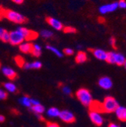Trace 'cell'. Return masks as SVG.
<instances>
[{
	"label": "cell",
	"instance_id": "6da1fadb",
	"mask_svg": "<svg viewBox=\"0 0 126 127\" xmlns=\"http://www.w3.org/2000/svg\"><path fill=\"white\" fill-rule=\"evenodd\" d=\"M3 15L8 21L16 23V24H24L27 21L26 17L17 11L13 10H5L3 12Z\"/></svg>",
	"mask_w": 126,
	"mask_h": 127
},
{
	"label": "cell",
	"instance_id": "7a4b0ae2",
	"mask_svg": "<svg viewBox=\"0 0 126 127\" xmlns=\"http://www.w3.org/2000/svg\"><path fill=\"white\" fill-rule=\"evenodd\" d=\"M109 64H116L119 66H125L126 59L125 57L120 53H116L114 52H107L106 58L105 60Z\"/></svg>",
	"mask_w": 126,
	"mask_h": 127
},
{
	"label": "cell",
	"instance_id": "3957f363",
	"mask_svg": "<svg viewBox=\"0 0 126 127\" xmlns=\"http://www.w3.org/2000/svg\"><path fill=\"white\" fill-rule=\"evenodd\" d=\"M76 97L80 102L87 107H89L93 101L92 95L91 92L86 89H80L76 92Z\"/></svg>",
	"mask_w": 126,
	"mask_h": 127
},
{
	"label": "cell",
	"instance_id": "277c9868",
	"mask_svg": "<svg viewBox=\"0 0 126 127\" xmlns=\"http://www.w3.org/2000/svg\"><path fill=\"white\" fill-rule=\"evenodd\" d=\"M103 112L105 113H113L115 112L116 109L119 107V104L116 100L113 98L108 96L105 98L103 102L102 103Z\"/></svg>",
	"mask_w": 126,
	"mask_h": 127
},
{
	"label": "cell",
	"instance_id": "5b68a950",
	"mask_svg": "<svg viewBox=\"0 0 126 127\" xmlns=\"http://www.w3.org/2000/svg\"><path fill=\"white\" fill-rule=\"evenodd\" d=\"M25 39L23 34L18 30H14L9 33V41L12 45H19L21 43L24 42Z\"/></svg>",
	"mask_w": 126,
	"mask_h": 127
},
{
	"label": "cell",
	"instance_id": "8992f818",
	"mask_svg": "<svg viewBox=\"0 0 126 127\" xmlns=\"http://www.w3.org/2000/svg\"><path fill=\"white\" fill-rule=\"evenodd\" d=\"M17 30L21 32V33L23 34V36H24V39L26 41H32V40L36 39L38 37V33H36V32H35L33 30H31L27 28L23 27H18Z\"/></svg>",
	"mask_w": 126,
	"mask_h": 127
},
{
	"label": "cell",
	"instance_id": "52a82bcc",
	"mask_svg": "<svg viewBox=\"0 0 126 127\" xmlns=\"http://www.w3.org/2000/svg\"><path fill=\"white\" fill-rule=\"evenodd\" d=\"M58 117L64 122L68 123H72L75 122V120H76V117H75L74 114L67 110L60 111V114Z\"/></svg>",
	"mask_w": 126,
	"mask_h": 127
},
{
	"label": "cell",
	"instance_id": "ba28073f",
	"mask_svg": "<svg viewBox=\"0 0 126 127\" xmlns=\"http://www.w3.org/2000/svg\"><path fill=\"white\" fill-rule=\"evenodd\" d=\"M118 8V3L117 2H112L109 4L103 5L99 8V11L102 14H105L109 12H113Z\"/></svg>",
	"mask_w": 126,
	"mask_h": 127
},
{
	"label": "cell",
	"instance_id": "9c48e42d",
	"mask_svg": "<svg viewBox=\"0 0 126 127\" xmlns=\"http://www.w3.org/2000/svg\"><path fill=\"white\" fill-rule=\"evenodd\" d=\"M89 117L91 120V122L95 124L96 126H101L103 123V119L100 113L95 112V111H90L89 113Z\"/></svg>",
	"mask_w": 126,
	"mask_h": 127
},
{
	"label": "cell",
	"instance_id": "30bf717a",
	"mask_svg": "<svg viewBox=\"0 0 126 127\" xmlns=\"http://www.w3.org/2000/svg\"><path fill=\"white\" fill-rule=\"evenodd\" d=\"M98 85L100 87H101L103 89H109L113 86V81L109 77L103 76L99 79Z\"/></svg>",
	"mask_w": 126,
	"mask_h": 127
},
{
	"label": "cell",
	"instance_id": "8fae6325",
	"mask_svg": "<svg viewBox=\"0 0 126 127\" xmlns=\"http://www.w3.org/2000/svg\"><path fill=\"white\" fill-rule=\"evenodd\" d=\"M46 21L48 22V24L51 27H53L56 30H62L63 28H64V25H63V24L59 20H57L54 18H51V17L47 18Z\"/></svg>",
	"mask_w": 126,
	"mask_h": 127
},
{
	"label": "cell",
	"instance_id": "7c38bea8",
	"mask_svg": "<svg viewBox=\"0 0 126 127\" xmlns=\"http://www.w3.org/2000/svg\"><path fill=\"white\" fill-rule=\"evenodd\" d=\"M90 51L96 58H98L101 61H105L106 60L107 52H105L104 50L100 49H91Z\"/></svg>",
	"mask_w": 126,
	"mask_h": 127
},
{
	"label": "cell",
	"instance_id": "4fadbf2b",
	"mask_svg": "<svg viewBox=\"0 0 126 127\" xmlns=\"http://www.w3.org/2000/svg\"><path fill=\"white\" fill-rule=\"evenodd\" d=\"M33 44L29 42H23L22 43L19 45L20 51L25 54L31 53V51H32V49H33Z\"/></svg>",
	"mask_w": 126,
	"mask_h": 127
},
{
	"label": "cell",
	"instance_id": "5bb4252c",
	"mask_svg": "<svg viewBox=\"0 0 126 127\" xmlns=\"http://www.w3.org/2000/svg\"><path fill=\"white\" fill-rule=\"evenodd\" d=\"M115 113L119 120L124 122L126 120V109L125 107L119 105V107L115 110Z\"/></svg>",
	"mask_w": 126,
	"mask_h": 127
},
{
	"label": "cell",
	"instance_id": "9a60e30c",
	"mask_svg": "<svg viewBox=\"0 0 126 127\" xmlns=\"http://www.w3.org/2000/svg\"><path fill=\"white\" fill-rule=\"evenodd\" d=\"M2 73L6 77H8L10 79H14L18 76L17 73L13 69H11V67H4L2 68Z\"/></svg>",
	"mask_w": 126,
	"mask_h": 127
},
{
	"label": "cell",
	"instance_id": "2e32d148",
	"mask_svg": "<svg viewBox=\"0 0 126 127\" xmlns=\"http://www.w3.org/2000/svg\"><path fill=\"white\" fill-rule=\"evenodd\" d=\"M90 109L91 111H95L98 113H103V105L102 103L97 101H93L92 103L90 104Z\"/></svg>",
	"mask_w": 126,
	"mask_h": 127
},
{
	"label": "cell",
	"instance_id": "e0dca14e",
	"mask_svg": "<svg viewBox=\"0 0 126 127\" xmlns=\"http://www.w3.org/2000/svg\"><path fill=\"white\" fill-rule=\"evenodd\" d=\"M42 67V64L39 61H36L32 63H25L23 67L26 70L29 69H40Z\"/></svg>",
	"mask_w": 126,
	"mask_h": 127
},
{
	"label": "cell",
	"instance_id": "ac0fdd59",
	"mask_svg": "<svg viewBox=\"0 0 126 127\" xmlns=\"http://www.w3.org/2000/svg\"><path fill=\"white\" fill-rule=\"evenodd\" d=\"M88 59V57H87V55L85 52H78L76 56V63L78 64H82L84 62H85Z\"/></svg>",
	"mask_w": 126,
	"mask_h": 127
},
{
	"label": "cell",
	"instance_id": "d6986e66",
	"mask_svg": "<svg viewBox=\"0 0 126 127\" xmlns=\"http://www.w3.org/2000/svg\"><path fill=\"white\" fill-rule=\"evenodd\" d=\"M0 40L3 42H8L9 41V33L3 28H0Z\"/></svg>",
	"mask_w": 126,
	"mask_h": 127
},
{
	"label": "cell",
	"instance_id": "ffe728a7",
	"mask_svg": "<svg viewBox=\"0 0 126 127\" xmlns=\"http://www.w3.org/2000/svg\"><path fill=\"white\" fill-rule=\"evenodd\" d=\"M34 57H39L42 54V47L38 44H33L31 53Z\"/></svg>",
	"mask_w": 126,
	"mask_h": 127
},
{
	"label": "cell",
	"instance_id": "44dd1931",
	"mask_svg": "<svg viewBox=\"0 0 126 127\" xmlns=\"http://www.w3.org/2000/svg\"><path fill=\"white\" fill-rule=\"evenodd\" d=\"M4 87H5V89L8 92H11V93H15V92H17V91H18L17 86H15L14 83H10V82H8V83H4Z\"/></svg>",
	"mask_w": 126,
	"mask_h": 127
},
{
	"label": "cell",
	"instance_id": "7402d4cb",
	"mask_svg": "<svg viewBox=\"0 0 126 127\" xmlns=\"http://www.w3.org/2000/svg\"><path fill=\"white\" fill-rule=\"evenodd\" d=\"M60 114V110L56 107H51L47 110V115L50 117H56Z\"/></svg>",
	"mask_w": 126,
	"mask_h": 127
},
{
	"label": "cell",
	"instance_id": "603a6c76",
	"mask_svg": "<svg viewBox=\"0 0 126 127\" xmlns=\"http://www.w3.org/2000/svg\"><path fill=\"white\" fill-rule=\"evenodd\" d=\"M31 110H32L36 114H42L45 111V107L41 104H37V105L32 106Z\"/></svg>",
	"mask_w": 126,
	"mask_h": 127
},
{
	"label": "cell",
	"instance_id": "cb8c5ba5",
	"mask_svg": "<svg viewBox=\"0 0 126 127\" xmlns=\"http://www.w3.org/2000/svg\"><path fill=\"white\" fill-rule=\"evenodd\" d=\"M40 36L45 39H49L51 37H52L54 36V33L51 30H41V32L39 33Z\"/></svg>",
	"mask_w": 126,
	"mask_h": 127
},
{
	"label": "cell",
	"instance_id": "d4e9b609",
	"mask_svg": "<svg viewBox=\"0 0 126 127\" xmlns=\"http://www.w3.org/2000/svg\"><path fill=\"white\" fill-rule=\"evenodd\" d=\"M30 98H29L28 96H24L22 97L21 99H20V103L25 106V107H31V106H32V104H31V101H30Z\"/></svg>",
	"mask_w": 126,
	"mask_h": 127
},
{
	"label": "cell",
	"instance_id": "484cf974",
	"mask_svg": "<svg viewBox=\"0 0 126 127\" xmlns=\"http://www.w3.org/2000/svg\"><path fill=\"white\" fill-rule=\"evenodd\" d=\"M46 49H48V50H50L51 52H52L54 55H56L59 58H62L63 57V55H62L61 52L60 50H58L57 48H55V47H54L52 45H46Z\"/></svg>",
	"mask_w": 126,
	"mask_h": 127
},
{
	"label": "cell",
	"instance_id": "4316f807",
	"mask_svg": "<svg viewBox=\"0 0 126 127\" xmlns=\"http://www.w3.org/2000/svg\"><path fill=\"white\" fill-rule=\"evenodd\" d=\"M14 61H15V62H16V64H17L20 67H24V64L26 63L25 62V61H24V59L21 57V56H16L14 58Z\"/></svg>",
	"mask_w": 126,
	"mask_h": 127
},
{
	"label": "cell",
	"instance_id": "83f0119b",
	"mask_svg": "<svg viewBox=\"0 0 126 127\" xmlns=\"http://www.w3.org/2000/svg\"><path fill=\"white\" fill-rule=\"evenodd\" d=\"M63 30L67 33H74L76 32V30L73 27H66L63 28Z\"/></svg>",
	"mask_w": 126,
	"mask_h": 127
},
{
	"label": "cell",
	"instance_id": "f1b7e54d",
	"mask_svg": "<svg viewBox=\"0 0 126 127\" xmlns=\"http://www.w3.org/2000/svg\"><path fill=\"white\" fill-rule=\"evenodd\" d=\"M8 97V94L5 91L0 89V100H5Z\"/></svg>",
	"mask_w": 126,
	"mask_h": 127
},
{
	"label": "cell",
	"instance_id": "f546056e",
	"mask_svg": "<svg viewBox=\"0 0 126 127\" xmlns=\"http://www.w3.org/2000/svg\"><path fill=\"white\" fill-rule=\"evenodd\" d=\"M62 91L64 94L68 95H71V94H72V91L68 86H64L62 88Z\"/></svg>",
	"mask_w": 126,
	"mask_h": 127
},
{
	"label": "cell",
	"instance_id": "4dcf8cb0",
	"mask_svg": "<svg viewBox=\"0 0 126 127\" xmlns=\"http://www.w3.org/2000/svg\"><path fill=\"white\" fill-rule=\"evenodd\" d=\"M117 3H118V8H126V1L125 0H119Z\"/></svg>",
	"mask_w": 126,
	"mask_h": 127
},
{
	"label": "cell",
	"instance_id": "1f68e13d",
	"mask_svg": "<svg viewBox=\"0 0 126 127\" xmlns=\"http://www.w3.org/2000/svg\"><path fill=\"white\" fill-rule=\"evenodd\" d=\"M64 52L67 55H73L74 53V51L72 49H70V48H67V49L64 50Z\"/></svg>",
	"mask_w": 126,
	"mask_h": 127
},
{
	"label": "cell",
	"instance_id": "d6a6232c",
	"mask_svg": "<svg viewBox=\"0 0 126 127\" xmlns=\"http://www.w3.org/2000/svg\"><path fill=\"white\" fill-rule=\"evenodd\" d=\"M46 127H60V126L56 123H51V122H48L47 123Z\"/></svg>",
	"mask_w": 126,
	"mask_h": 127
},
{
	"label": "cell",
	"instance_id": "836d02e7",
	"mask_svg": "<svg viewBox=\"0 0 126 127\" xmlns=\"http://www.w3.org/2000/svg\"><path fill=\"white\" fill-rule=\"evenodd\" d=\"M30 101H31V104L32 106H34V105H37V104H39V101L36 99H34V98H31L30 99Z\"/></svg>",
	"mask_w": 126,
	"mask_h": 127
},
{
	"label": "cell",
	"instance_id": "e575fe53",
	"mask_svg": "<svg viewBox=\"0 0 126 127\" xmlns=\"http://www.w3.org/2000/svg\"><path fill=\"white\" fill-rule=\"evenodd\" d=\"M109 43H110V45H111L113 47H114V48L116 47V45H115V44H116V39L113 37L109 39Z\"/></svg>",
	"mask_w": 126,
	"mask_h": 127
},
{
	"label": "cell",
	"instance_id": "d590c367",
	"mask_svg": "<svg viewBox=\"0 0 126 127\" xmlns=\"http://www.w3.org/2000/svg\"><path fill=\"white\" fill-rule=\"evenodd\" d=\"M11 1H12L13 2H14V3L20 5V4H22V3L24 2V0H11Z\"/></svg>",
	"mask_w": 126,
	"mask_h": 127
},
{
	"label": "cell",
	"instance_id": "8d00e7d4",
	"mask_svg": "<svg viewBox=\"0 0 126 127\" xmlns=\"http://www.w3.org/2000/svg\"><path fill=\"white\" fill-rule=\"evenodd\" d=\"M5 118L3 115H0V123H3L5 121Z\"/></svg>",
	"mask_w": 126,
	"mask_h": 127
},
{
	"label": "cell",
	"instance_id": "74e56055",
	"mask_svg": "<svg viewBox=\"0 0 126 127\" xmlns=\"http://www.w3.org/2000/svg\"><path fill=\"white\" fill-rule=\"evenodd\" d=\"M108 127H119L118 125H116V124H115V123H110L109 126H108Z\"/></svg>",
	"mask_w": 126,
	"mask_h": 127
},
{
	"label": "cell",
	"instance_id": "f35d334b",
	"mask_svg": "<svg viewBox=\"0 0 126 127\" xmlns=\"http://www.w3.org/2000/svg\"><path fill=\"white\" fill-rule=\"evenodd\" d=\"M36 116H37V118H38L39 120H44L43 117H42L41 114H36Z\"/></svg>",
	"mask_w": 126,
	"mask_h": 127
},
{
	"label": "cell",
	"instance_id": "ab89813d",
	"mask_svg": "<svg viewBox=\"0 0 126 127\" xmlns=\"http://www.w3.org/2000/svg\"><path fill=\"white\" fill-rule=\"evenodd\" d=\"M0 67H1V64H0Z\"/></svg>",
	"mask_w": 126,
	"mask_h": 127
}]
</instances>
